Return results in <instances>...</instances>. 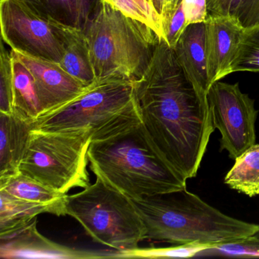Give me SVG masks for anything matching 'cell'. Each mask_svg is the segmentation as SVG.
Instances as JSON below:
<instances>
[{
	"label": "cell",
	"instance_id": "obj_1",
	"mask_svg": "<svg viewBox=\"0 0 259 259\" xmlns=\"http://www.w3.org/2000/svg\"><path fill=\"white\" fill-rule=\"evenodd\" d=\"M134 85L142 122L163 158L186 180L196 177L215 130L207 95L195 90L163 40Z\"/></svg>",
	"mask_w": 259,
	"mask_h": 259
},
{
	"label": "cell",
	"instance_id": "obj_2",
	"mask_svg": "<svg viewBox=\"0 0 259 259\" xmlns=\"http://www.w3.org/2000/svg\"><path fill=\"white\" fill-rule=\"evenodd\" d=\"M133 201L145 224L148 240L204 245L211 249L242 243L259 229L257 224L222 213L186 188Z\"/></svg>",
	"mask_w": 259,
	"mask_h": 259
},
{
	"label": "cell",
	"instance_id": "obj_3",
	"mask_svg": "<svg viewBox=\"0 0 259 259\" xmlns=\"http://www.w3.org/2000/svg\"><path fill=\"white\" fill-rule=\"evenodd\" d=\"M88 157L97 179L132 200L187 186V180L163 158L143 122L109 139L92 142Z\"/></svg>",
	"mask_w": 259,
	"mask_h": 259
},
{
	"label": "cell",
	"instance_id": "obj_4",
	"mask_svg": "<svg viewBox=\"0 0 259 259\" xmlns=\"http://www.w3.org/2000/svg\"><path fill=\"white\" fill-rule=\"evenodd\" d=\"M141 123L134 81L113 77L97 79L76 99L40 115L32 127L33 130L51 133L85 132L95 142Z\"/></svg>",
	"mask_w": 259,
	"mask_h": 259
},
{
	"label": "cell",
	"instance_id": "obj_5",
	"mask_svg": "<svg viewBox=\"0 0 259 259\" xmlns=\"http://www.w3.org/2000/svg\"><path fill=\"white\" fill-rule=\"evenodd\" d=\"M84 31L97 79H139L160 40L149 26L103 0Z\"/></svg>",
	"mask_w": 259,
	"mask_h": 259
},
{
	"label": "cell",
	"instance_id": "obj_6",
	"mask_svg": "<svg viewBox=\"0 0 259 259\" xmlns=\"http://www.w3.org/2000/svg\"><path fill=\"white\" fill-rule=\"evenodd\" d=\"M66 213L95 242L119 253L138 249L146 239L145 224L133 200L99 179L81 192L68 195Z\"/></svg>",
	"mask_w": 259,
	"mask_h": 259
},
{
	"label": "cell",
	"instance_id": "obj_7",
	"mask_svg": "<svg viewBox=\"0 0 259 259\" xmlns=\"http://www.w3.org/2000/svg\"><path fill=\"white\" fill-rule=\"evenodd\" d=\"M90 133L32 130L19 172L62 193L85 189L90 182L88 151Z\"/></svg>",
	"mask_w": 259,
	"mask_h": 259
},
{
	"label": "cell",
	"instance_id": "obj_8",
	"mask_svg": "<svg viewBox=\"0 0 259 259\" xmlns=\"http://www.w3.org/2000/svg\"><path fill=\"white\" fill-rule=\"evenodd\" d=\"M215 128L221 133V151L235 160L256 144L255 122L258 110L254 100L242 93L239 83L218 81L207 93Z\"/></svg>",
	"mask_w": 259,
	"mask_h": 259
},
{
	"label": "cell",
	"instance_id": "obj_9",
	"mask_svg": "<svg viewBox=\"0 0 259 259\" xmlns=\"http://www.w3.org/2000/svg\"><path fill=\"white\" fill-rule=\"evenodd\" d=\"M2 39L13 51L60 63L64 46L52 22L33 12L21 0L0 1Z\"/></svg>",
	"mask_w": 259,
	"mask_h": 259
},
{
	"label": "cell",
	"instance_id": "obj_10",
	"mask_svg": "<svg viewBox=\"0 0 259 259\" xmlns=\"http://www.w3.org/2000/svg\"><path fill=\"white\" fill-rule=\"evenodd\" d=\"M245 27L229 15H210L205 22V52L210 87L233 73Z\"/></svg>",
	"mask_w": 259,
	"mask_h": 259
},
{
	"label": "cell",
	"instance_id": "obj_11",
	"mask_svg": "<svg viewBox=\"0 0 259 259\" xmlns=\"http://www.w3.org/2000/svg\"><path fill=\"white\" fill-rule=\"evenodd\" d=\"M11 52L35 78L43 108L42 114L76 99L89 88L63 70L59 63L28 57L13 50Z\"/></svg>",
	"mask_w": 259,
	"mask_h": 259
},
{
	"label": "cell",
	"instance_id": "obj_12",
	"mask_svg": "<svg viewBox=\"0 0 259 259\" xmlns=\"http://www.w3.org/2000/svg\"><path fill=\"white\" fill-rule=\"evenodd\" d=\"M185 75L195 90L207 95L210 86L205 52V23L189 25L174 48Z\"/></svg>",
	"mask_w": 259,
	"mask_h": 259
},
{
	"label": "cell",
	"instance_id": "obj_13",
	"mask_svg": "<svg viewBox=\"0 0 259 259\" xmlns=\"http://www.w3.org/2000/svg\"><path fill=\"white\" fill-rule=\"evenodd\" d=\"M33 122L16 112L0 113V177L19 171L33 130Z\"/></svg>",
	"mask_w": 259,
	"mask_h": 259
},
{
	"label": "cell",
	"instance_id": "obj_14",
	"mask_svg": "<svg viewBox=\"0 0 259 259\" xmlns=\"http://www.w3.org/2000/svg\"><path fill=\"white\" fill-rule=\"evenodd\" d=\"M51 22L57 28L64 46V56L59 63L60 67L84 85L93 84L97 78L84 30Z\"/></svg>",
	"mask_w": 259,
	"mask_h": 259
},
{
	"label": "cell",
	"instance_id": "obj_15",
	"mask_svg": "<svg viewBox=\"0 0 259 259\" xmlns=\"http://www.w3.org/2000/svg\"><path fill=\"white\" fill-rule=\"evenodd\" d=\"M0 239L23 230L41 213L63 216L54 206L22 199L4 191H0Z\"/></svg>",
	"mask_w": 259,
	"mask_h": 259
},
{
	"label": "cell",
	"instance_id": "obj_16",
	"mask_svg": "<svg viewBox=\"0 0 259 259\" xmlns=\"http://www.w3.org/2000/svg\"><path fill=\"white\" fill-rule=\"evenodd\" d=\"M0 191L33 202L54 206L66 216L68 194L57 192L20 172L0 177Z\"/></svg>",
	"mask_w": 259,
	"mask_h": 259
},
{
	"label": "cell",
	"instance_id": "obj_17",
	"mask_svg": "<svg viewBox=\"0 0 259 259\" xmlns=\"http://www.w3.org/2000/svg\"><path fill=\"white\" fill-rule=\"evenodd\" d=\"M13 58L14 112L34 121L43 113L35 78L24 63L13 56Z\"/></svg>",
	"mask_w": 259,
	"mask_h": 259
},
{
	"label": "cell",
	"instance_id": "obj_18",
	"mask_svg": "<svg viewBox=\"0 0 259 259\" xmlns=\"http://www.w3.org/2000/svg\"><path fill=\"white\" fill-rule=\"evenodd\" d=\"M230 189L249 197L259 195V144L250 147L239 157L224 178Z\"/></svg>",
	"mask_w": 259,
	"mask_h": 259
},
{
	"label": "cell",
	"instance_id": "obj_19",
	"mask_svg": "<svg viewBox=\"0 0 259 259\" xmlns=\"http://www.w3.org/2000/svg\"><path fill=\"white\" fill-rule=\"evenodd\" d=\"M39 16L80 28L79 0H21Z\"/></svg>",
	"mask_w": 259,
	"mask_h": 259
},
{
	"label": "cell",
	"instance_id": "obj_20",
	"mask_svg": "<svg viewBox=\"0 0 259 259\" xmlns=\"http://www.w3.org/2000/svg\"><path fill=\"white\" fill-rule=\"evenodd\" d=\"M125 16L133 18L149 26L165 41L163 20L155 9L147 0H103Z\"/></svg>",
	"mask_w": 259,
	"mask_h": 259
},
{
	"label": "cell",
	"instance_id": "obj_21",
	"mask_svg": "<svg viewBox=\"0 0 259 259\" xmlns=\"http://www.w3.org/2000/svg\"><path fill=\"white\" fill-rule=\"evenodd\" d=\"M259 72V24L245 28L233 64V73Z\"/></svg>",
	"mask_w": 259,
	"mask_h": 259
},
{
	"label": "cell",
	"instance_id": "obj_22",
	"mask_svg": "<svg viewBox=\"0 0 259 259\" xmlns=\"http://www.w3.org/2000/svg\"><path fill=\"white\" fill-rule=\"evenodd\" d=\"M13 58L11 51H7L3 41L0 50V113L14 112L13 101Z\"/></svg>",
	"mask_w": 259,
	"mask_h": 259
},
{
	"label": "cell",
	"instance_id": "obj_23",
	"mask_svg": "<svg viewBox=\"0 0 259 259\" xmlns=\"http://www.w3.org/2000/svg\"><path fill=\"white\" fill-rule=\"evenodd\" d=\"M208 249V247L200 245H176L175 247H168V248H139L133 251L119 253L116 257H150V258L169 257H192L201 251Z\"/></svg>",
	"mask_w": 259,
	"mask_h": 259
},
{
	"label": "cell",
	"instance_id": "obj_24",
	"mask_svg": "<svg viewBox=\"0 0 259 259\" xmlns=\"http://www.w3.org/2000/svg\"><path fill=\"white\" fill-rule=\"evenodd\" d=\"M189 27L182 9L181 4L179 3L174 13L163 25L165 34V42L174 49L180 40L185 30Z\"/></svg>",
	"mask_w": 259,
	"mask_h": 259
},
{
	"label": "cell",
	"instance_id": "obj_25",
	"mask_svg": "<svg viewBox=\"0 0 259 259\" xmlns=\"http://www.w3.org/2000/svg\"><path fill=\"white\" fill-rule=\"evenodd\" d=\"M187 25L205 23L210 13L207 0H180Z\"/></svg>",
	"mask_w": 259,
	"mask_h": 259
},
{
	"label": "cell",
	"instance_id": "obj_26",
	"mask_svg": "<svg viewBox=\"0 0 259 259\" xmlns=\"http://www.w3.org/2000/svg\"><path fill=\"white\" fill-rule=\"evenodd\" d=\"M236 18L245 28L259 24V0H243Z\"/></svg>",
	"mask_w": 259,
	"mask_h": 259
},
{
	"label": "cell",
	"instance_id": "obj_27",
	"mask_svg": "<svg viewBox=\"0 0 259 259\" xmlns=\"http://www.w3.org/2000/svg\"><path fill=\"white\" fill-rule=\"evenodd\" d=\"M210 15H229L236 18L243 0H207Z\"/></svg>",
	"mask_w": 259,
	"mask_h": 259
},
{
	"label": "cell",
	"instance_id": "obj_28",
	"mask_svg": "<svg viewBox=\"0 0 259 259\" xmlns=\"http://www.w3.org/2000/svg\"><path fill=\"white\" fill-rule=\"evenodd\" d=\"M101 0H79L80 28L85 29L96 13Z\"/></svg>",
	"mask_w": 259,
	"mask_h": 259
},
{
	"label": "cell",
	"instance_id": "obj_29",
	"mask_svg": "<svg viewBox=\"0 0 259 259\" xmlns=\"http://www.w3.org/2000/svg\"><path fill=\"white\" fill-rule=\"evenodd\" d=\"M180 1V0H152L156 11L163 20V25H164L165 22L174 13Z\"/></svg>",
	"mask_w": 259,
	"mask_h": 259
},
{
	"label": "cell",
	"instance_id": "obj_30",
	"mask_svg": "<svg viewBox=\"0 0 259 259\" xmlns=\"http://www.w3.org/2000/svg\"><path fill=\"white\" fill-rule=\"evenodd\" d=\"M237 245H242L244 248H248V249L254 250V251L259 252V229L252 236H250L246 240L242 242V243L237 244Z\"/></svg>",
	"mask_w": 259,
	"mask_h": 259
},
{
	"label": "cell",
	"instance_id": "obj_31",
	"mask_svg": "<svg viewBox=\"0 0 259 259\" xmlns=\"http://www.w3.org/2000/svg\"><path fill=\"white\" fill-rule=\"evenodd\" d=\"M147 2L149 3V4H151V6H153V7H154V5H153L152 0H147Z\"/></svg>",
	"mask_w": 259,
	"mask_h": 259
}]
</instances>
